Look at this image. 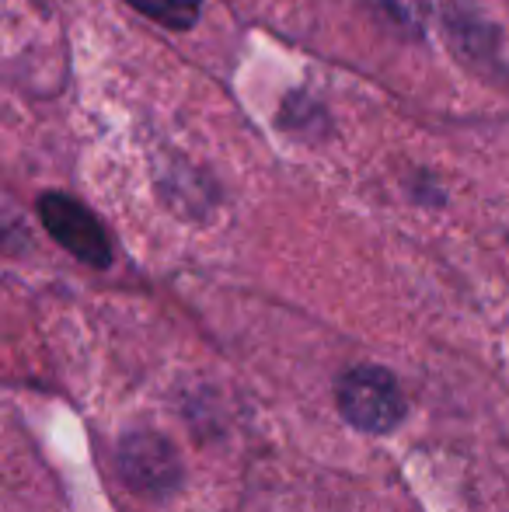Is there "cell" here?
Wrapping results in <instances>:
<instances>
[{
    "label": "cell",
    "mask_w": 509,
    "mask_h": 512,
    "mask_svg": "<svg viewBox=\"0 0 509 512\" xmlns=\"http://www.w3.org/2000/svg\"><path fill=\"white\" fill-rule=\"evenodd\" d=\"M140 14L161 21L164 28H192L199 18V0H129Z\"/></svg>",
    "instance_id": "obj_4"
},
{
    "label": "cell",
    "mask_w": 509,
    "mask_h": 512,
    "mask_svg": "<svg viewBox=\"0 0 509 512\" xmlns=\"http://www.w3.org/2000/svg\"><path fill=\"white\" fill-rule=\"evenodd\" d=\"M119 471L143 495H168L182 478V464H178L171 443H164L154 432H136V436L123 439Z\"/></svg>",
    "instance_id": "obj_3"
},
{
    "label": "cell",
    "mask_w": 509,
    "mask_h": 512,
    "mask_svg": "<svg viewBox=\"0 0 509 512\" xmlns=\"http://www.w3.org/2000/svg\"><path fill=\"white\" fill-rule=\"evenodd\" d=\"M335 401L349 425L363 432H391L405 418V394L381 366H356L335 384Z\"/></svg>",
    "instance_id": "obj_1"
},
{
    "label": "cell",
    "mask_w": 509,
    "mask_h": 512,
    "mask_svg": "<svg viewBox=\"0 0 509 512\" xmlns=\"http://www.w3.org/2000/svg\"><path fill=\"white\" fill-rule=\"evenodd\" d=\"M39 216H42V227H46L74 258L95 265V269H105V265L112 262L109 234H105V227L95 220V213L77 203V199L60 196V192L42 196Z\"/></svg>",
    "instance_id": "obj_2"
}]
</instances>
